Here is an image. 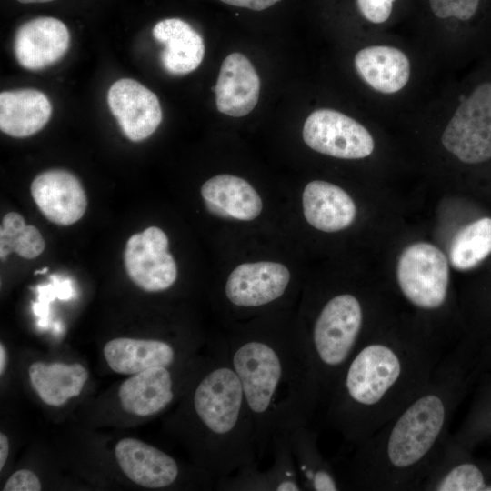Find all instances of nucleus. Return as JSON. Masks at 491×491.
I'll return each mask as SVG.
<instances>
[{"label": "nucleus", "mask_w": 491, "mask_h": 491, "mask_svg": "<svg viewBox=\"0 0 491 491\" xmlns=\"http://www.w3.org/2000/svg\"><path fill=\"white\" fill-rule=\"evenodd\" d=\"M33 389L51 406H60L78 396L88 379L87 369L79 363L35 362L28 369Z\"/></svg>", "instance_id": "25"}, {"label": "nucleus", "mask_w": 491, "mask_h": 491, "mask_svg": "<svg viewBox=\"0 0 491 491\" xmlns=\"http://www.w3.org/2000/svg\"><path fill=\"white\" fill-rule=\"evenodd\" d=\"M46 271H48V268L47 267H45L44 269L42 270H37L35 272V274H43V273H45Z\"/></svg>", "instance_id": "36"}, {"label": "nucleus", "mask_w": 491, "mask_h": 491, "mask_svg": "<svg viewBox=\"0 0 491 491\" xmlns=\"http://www.w3.org/2000/svg\"><path fill=\"white\" fill-rule=\"evenodd\" d=\"M302 204L307 223L324 232L348 227L356 215L351 196L341 187L324 180H313L306 185Z\"/></svg>", "instance_id": "21"}, {"label": "nucleus", "mask_w": 491, "mask_h": 491, "mask_svg": "<svg viewBox=\"0 0 491 491\" xmlns=\"http://www.w3.org/2000/svg\"><path fill=\"white\" fill-rule=\"evenodd\" d=\"M227 5L260 11L266 9L279 0H220Z\"/></svg>", "instance_id": "32"}, {"label": "nucleus", "mask_w": 491, "mask_h": 491, "mask_svg": "<svg viewBox=\"0 0 491 491\" xmlns=\"http://www.w3.org/2000/svg\"><path fill=\"white\" fill-rule=\"evenodd\" d=\"M107 103L122 132L131 141L150 136L162 121V109L155 94L129 78L115 82L108 90Z\"/></svg>", "instance_id": "11"}, {"label": "nucleus", "mask_w": 491, "mask_h": 491, "mask_svg": "<svg viewBox=\"0 0 491 491\" xmlns=\"http://www.w3.org/2000/svg\"><path fill=\"white\" fill-rule=\"evenodd\" d=\"M52 105L41 91L26 88L0 94V129L13 137H27L48 122Z\"/></svg>", "instance_id": "24"}, {"label": "nucleus", "mask_w": 491, "mask_h": 491, "mask_svg": "<svg viewBox=\"0 0 491 491\" xmlns=\"http://www.w3.org/2000/svg\"><path fill=\"white\" fill-rule=\"evenodd\" d=\"M426 20L414 36L447 73L491 52V0H424Z\"/></svg>", "instance_id": "6"}, {"label": "nucleus", "mask_w": 491, "mask_h": 491, "mask_svg": "<svg viewBox=\"0 0 491 491\" xmlns=\"http://www.w3.org/2000/svg\"><path fill=\"white\" fill-rule=\"evenodd\" d=\"M69 45L66 25L59 19L43 16L31 19L17 29L14 51L24 68L40 70L59 61Z\"/></svg>", "instance_id": "15"}, {"label": "nucleus", "mask_w": 491, "mask_h": 491, "mask_svg": "<svg viewBox=\"0 0 491 491\" xmlns=\"http://www.w3.org/2000/svg\"><path fill=\"white\" fill-rule=\"evenodd\" d=\"M50 278L52 279V283L47 286H38V302L33 306L34 313L41 317L38 323L39 326H45L47 325L46 317L48 314V303L50 301L55 297L67 300L72 298L74 295V289L70 280L61 281L56 276H52Z\"/></svg>", "instance_id": "30"}, {"label": "nucleus", "mask_w": 491, "mask_h": 491, "mask_svg": "<svg viewBox=\"0 0 491 491\" xmlns=\"http://www.w3.org/2000/svg\"><path fill=\"white\" fill-rule=\"evenodd\" d=\"M42 489L38 476L31 470L20 469L5 482L4 491H39Z\"/></svg>", "instance_id": "31"}, {"label": "nucleus", "mask_w": 491, "mask_h": 491, "mask_svg": "<svg viewBox=\"0 0 491 491\" xmlns=\"http://www.w3.org/2000/svg\"><path fill=\"white\" fill-rule=\"evenodd\" d=\"M17 1L23 4H30V3H45V2H51L54 0H17Z\"/></svg>", "instance_id": "35"}, {"label": "nucleus", "mask_w": 491, "mask_h": 491, "mask_svg": "<svg viewBox=\"0 0 491 491\" xmlns=\"http://www.w3.org/2000/svg\"><path fill=\"white\" fill-rule=\"evenodd\" d=\"M396 279L404 297L423 311H436L448 297L449 267L446 256L436 246L417 242L401 254Z\"/></svg>", "instance_id": "8"}, {"label": "nucleus", "mask_w": 491, "mask_h": 491, "mask_svg": "<svg viewBox=\"0 0 491 491\" xmlns=\"http://www.w3.org/2000/svg\"><path fill=\"white\" fill-rule=\"evenodd\" d=\"M419 490L491 491V461L475 457L471 450L447 440Z\"/></svg>", "instance_id": "13"}, {"label": "nucleus", "mask_w": 491, "mask_h": 491, "mask_svg": "<svg viewBox=\"0 0 491 491\" xmlns=\"http://www.w3.org/2000/svg\"><path fill=\"white\" fill-rule=\"evenodd\" d=\"M401 0H355L362 36L388 32Z\"/></svg>", "instance_id": "29"}, {"label": "nucleus", "mask_w": 491, "mask_h": 491, "mask_svg": "<svg viewBox=\"0 0 491 491\" xmlns=\"http://www.w3.org/2000/svg\"><path fill=\"white\" fill-rule=\"evenodd\" d=\"M357 40L351 70L366 112L379 121L408 125L450 77L415 37L384 32Z\"/></svg>", "instance_id": "5"}, {"label": "nucleus", "mask_w": 491, "mask_h": 491, "mask_svg": "<svg viewBox=\"0 0 491 491\" xmlns=\"http://www.w3.org/2000/svg\"><path fill=\"white\" fill-rule=\"evenodd\" d=\"M115 459L134 483L147 488H165L179 479L178 462L161 449L144 441L125 437L115 446Z\"/></svg>", "instance_id": "14"}, {"label": "nucleus", "mask_w": 491, "mask_h": 491, "mask_svg": "<svg viewBox=\"0 0 491 491\" xmlns=\"http://www.w3.org/2000/svg\"><path fill=\"white\" fill-rule=\"evenodd\" d=\"M273 465L258 469L256 463L219 477L216 487L222 491H302L303 486L287 441V436L274 442Z\"/></svg>", "instance_id": "16"}, {"label": "nucleus", "mask_w": 491, "mask_h": 491, "mask_svg": "<svg viewBox=\"0 0 491 491\" xmlns=\"http://www.w3.org/2000/svg\"><path fill=\"white\" fill-rule=\"evenodd\" d=\"M9 455V440L5 434H0V470L3 469Z\"/></svg>", "instance_id": "33"}, {"label": "nucleus", "mask_w": 491, "mask_h": 491, "mask_svg": "<svg viewBox=\"0 0 491 491\" xmlns=\"http://www.w3.org/2000/svg\"><path fill=\"white\" fill-rule=\"evenodd\" d=\"M472 390L474 395L466 416L448 438L453 445L471 451L491 439V372L480 373Z\"/></svg>", "instance_id": "26"}, {"label": "nucleus", "mask_w": 491, "mask_h": 491, "mask_svg": "<svg viewBox=\"0 0 491 491\" xmlns=\"http://www.w3.org/2000/svg\"><path fill=\"white\" fill-rule=\"evenodd\" d=\"M203 363L191 385L182 423L200 465L219 477L256 463L253 419L224 344Z\"/></svg>", "instance_id": "4"}, {"label": "nucleus", "mask_w": 491, "mask_h": 491, "mask_svg": "<svg viewBox=\"0 0 491 491\" xmlns=\"http://www.w3.org/2000/svg\"><path fill=\"white\" fill-rule=\"evenodd\" d=\"M178 385L174 369L156 366L125 380L118 390L122 408L137 416H150L165 409L175 399Z\"/></svg>", "instance_id": "19"}, {"label": "nucleus", "mask_w": 491, "mask_h": 491, "mask_svg": "<svg viewBox=\"0 0 491 491\" xmlns=\"http://www.w3.org/2000/svg\"><path fill=\"white\" fill-rule=\"evenodd\" d=\"M153 35L165 46L160 58L168 73L185 75L195 70L202 63L205 55L203 38L184 20H161L154 26Z\"/></svg>", "instance_id": "23"}, {"label": "nucleus", "mask_w": 491, "mask_h": 491, "mask_svg": "<svg viewBox=\"0 0 491 491\" xmlns=\"http://www.w3.org/2000/svg\"><path fill=\"white\" fill-rule=\"evenodd\" d=\"M214 90L217 110L229 116L241 117L256 105L260 79L246 56L232 53L221 65Z\"/></svg>", "instance_id": "18"}, {"label": "nucleus", "mask_w": 491, "mask_h": 491, "mask_svg": "<svg viewBox=\"0 0 491 491\" xmlns=\"http://www.w3.org/2000/svg\"><path fill=\"white\" fill-rule=\"evenodd\" d=\"M290 272L284 265L272 261L244 263L228 276L224 294L229 305L253 310L281 299L290 283Z\"/></svg>", "instance_id": "10"}, {"label": "nucleus", "mask_w": 491, "mask_h": 491, "mask_svg": "<svg viewBox=\"0 0 491 491\" xmlns=\"http://www.w3.org/2000/svg\"><path fill=\"white\" fill-rule=\"evenodd\" d=\"M45 242L40 231L26 225L23 216L15 212L6 214L0 228V256L16 253L21 257L33 259L42 254Z\"/></svg>", "instance_id": "28"}, {"label": "nucleus", "mask_w": 491, "mask_h": 491, "mask_svg": "<svg viewBox=\"0 0 491 491\" xmlns=\"http://www.w3.org/2000/svg\"><path fill=\"white\" fill-rule=\"evenodd\" d=\"M377 130L370 121L333 106H323L306 117L302 135L306 145L321 155L365 160L378 149Z\"/></svg>", "instance_id": "7"}, {"label": "nucleus", "mask_w": 491, "mask_h": 491, "mask_svg": "<svg viewBox=\"0 0 491 491\" xmlns=\"http://www.w3.org/2000/svg\"><path fill=\"white\" fill-rule=\"evenodd\" d=\"M491 254V218L484 217L460 229L451 241L449 259L460 271L476 267Z\"/></svg>", "instance_id": "27"}, {"label": "nucleus", "mask_w": 491, "mask_h": 491, "mask_svg": "<svg viewBox=\"0 0 491 491\" xmlns=\"http://www.w3.org/2000/svg\"><path fill=\"white\" fill-rule=\"evenodd\" d=\"M7 364V353L6 348L4 346L3 343L0 344V375L3 376V374L5 371Z\"/></svg>", "instance_id": "34"}, {"label": "nucleus", "mask_w": 491, "mask_h": 491, "mask_svg": "<svg viewBox=\"0 0 491 491\" xmlns=\"http://www.w3.org/2000/svg\"><path fill=\"white\" fill-rule=\"evenodd\" d=\"M450 348L426 332H375L352 354L322 402L324 424L346 444H361L427 386Z\"/></svg>", "instance_id": "2"}, {"label": "nucleus", "mask_w": 491, "mask_h": 491, "mask_svg": "<svg viewBox=\"0 0 491 491\" xmlns=\"http://www.w3.org/2000/svg\"><path fill=\"white\" fill-rule=\"evenodd\" d=\"M256 327L223 344L253 419L256 456L263 459L275 441L309 425L321 396L302 330Z\"/></svg>", "instance_id": "3"}, {"label": "nucleus", "mask_w": 491, "mask_h": 491, "mask_svg": "<svg viewBox=\"0 0 491 491\" xmlns=\"http://www.w3.org/2000/svg\"><path fill=\"white\" fill-rule=\"evenodd\" d=\"M32 197L40 212L52 223L69 225L78 221L87 206L78 178L63 169L45 171L31 184Z\"/></svg>", "instance_id": "12"}, {"label": "nucleus", "mask_w": 491, "mask_h": 491, "mask_svg": "<svg viewBox=\"0 0 491 491\" xmlns=\"http://www.w3.org/2000/svg\"><path fill=\"white\" fill-rule=\"evenodd\" d=\"M201 195L207 211L225 219L252 221L263 207L261 197L246 180L227 174L206 180Z\"/></svg>", "instance_id": "20"}, {"label": "nucleus", "mask_w": 491, "mask_h": 491, "mask_svg": "<svg viewBox=\"0 0 491 491\" xmlns=\"http://www.w3.org/2000/svg\"><path fill=\"white\" fill-rule=\"evenodd\" d=\"M470 342L451 347L427 386L355 446L340 474L345 490H419L449 438L454 414L479 376Z\"/></svg>", "instance_id": "1"}, {"label": "nucleus", "mask_w": 491, "mask_h": 491, "mask_svg": "<svg viewBox=\"0 0 491 491\" xmlns=\"http://www.w3.org/2000/svg\"><path fill=\"white\" fill-rule=\"evenodd\" d=\"M167 248L168 238L156 226L133 235L124 256L129 278L146 292H161L171 287L177 277V266Z\"/></svg>", "instance_id": "9"}, {"label": "nucleus", "mask_w": 491, "mask_h": 491, "mask_svg": "<svg viewBox=\"0 0 491 491\" xmlns=\"http://www.w3.org/2000/svg\"><path fill=\"white\" fill-rule=\"evenodd\" d=\"M287 441L304 491L345 490L336 466L320 453L317 433L309 425L292 430Z\"/></svg>", "instance_id": "22"}, {"label": "nucleus", "mask_w": 491, "mask_h": 491, "mask_svg": "<svg viewBox=\"0 0 491 491\" xmlns=\"http://www.w3.org/2000/svg\"><path fill=\"white\" fill-rule=\"evenodd\" d=\"M182 349L162 339L117 337L105 345L103 353L114 372L134 375L156 366L174 369L180 365Z\"/></svg>", "instance_id": "17"}]
</instances>
